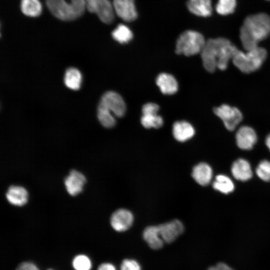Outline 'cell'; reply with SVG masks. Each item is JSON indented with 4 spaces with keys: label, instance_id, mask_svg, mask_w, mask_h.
<instances>
[{
    "label": "cell",
    "instance_id": "obj_1",
    "mask_svg": "<svg viewBox=\"0 0 270 270\" xmlns=\"http://www.w3.org/2000/svg\"><path fill=\"white\" fill-rule=\"evenodd\" d=\"M238 50L227 38H210L200 53L203 66L210 72H214L216 68L225 70Z\"/></svg>",
    "mask_w": 270,
    "mask_h": 270
},
{
    "label": "cell",
    "instance_id": "obj_2",
    "mask_svg": "<svg viewBox=\"0 0 270 270\" xmlns=\"http://www.w3.org/2000/svg\"><path fill=\"white\" fill-rule=\"evenodd\" d=\"M270 34V17L265 13H258L246 17L240 28V38L246 50L258 46V44Z\"/></svg>",
    "mask_w": 270,
    "mask_h": 270
},
{
    "label": "cell",
    "instance_id": "obj_3",
    "mask_svg": "<svg viewBox=\"0 0 270 270\" xmlns=\"http://www.w3.org/2000/svg\"><path fill=\"white\" fill-rule=\"evenodd\" d=\"M46 2L52 14L64 21H72L79 18L86 9L85 0H46Z\"/></svg>",
    "mask_w": 270,
    "mask_h": 270
},
{
    "label": "cell",
    "instance_id": "obj_4",
    "mask_svg": "<svg viewBox=\"0 0 270 270\" xmlns=\"http://www.w3.org/2000/svg\"><path fill=\"white\" fill-rule=\"evenodd\" d=\"M267 55L264 48L258 46L246 52L238 50L232 60L234 65L242 72L249 74L260 68Z\"/></svg>",
    "mask_w": 270,
    "mask_h": 270
},
{
    "label": "cell",
    "instance_id": "obj_5",
    "mask_svg": "<svg viewBox=\"0 0 270 270\" xmlns=\"http://www.w3.org/2000/svg\"><path fill=\"white\" fill-rule=\"evenodd\" d=\"M206 41L200 33L192 30H186L177 39L176 52L188 56L201 53Z\"/></svg>",
    "mask_w": 270,
    "mask_h": 270
},
{
    "label": "cell",
    "instance_id": "obj_6",
    "mask_svg": "<svg viewBox=\"0 0 270 270\" xmlns=\"http://www.w3.org/2000/svg\"><path fill=\"white\" fill-rule=\"evenodd\" d=\"M98 108L112 114L115 118H121L125 114L126 106L118 94L108 91L102 96Z\"/></svg>",
    "mask_w": 270,
    "mask_h": 270
},
{
    "label": "cell",
    "instance_id": "obj_7",
    "mask_svg": "<svg viewBox=\"0 0 270 270\" xmlns=\"http://www.w3.org/2000/svg\"><path fill=\"white\" fill-rule=\"evenodd\" d=\"M86 9L97 15L100 21L106 24L114 20V12L110 0H85Z\"/></svg>",
    "mask_w": 270,
    "mask_h": 270
},
{
    "label": "cell",
    "instance_id": "obj_8",
    "mask_svg": "<svg viewBox=\"0 0 270 270\" xmlns=\"http://www.w3.org/2000/svg\"><path fill=\"white\" fill-rule=\"evenodd\" d=\"M213 110L216 115L222 120L226 128L230 131L234 130L243 118L242 113L237 108L226 104L214 108Z\"/></svg>",
    "mask_w": 270,
    "mask_h": 270
},
{
    "label": "cell",
    "instance_id": "obj_9",
    "mask_svg": "<svg viewBox=\"0 0 270 270\" xmlns=\"http://www.w3.org/2000/svg\"><path fill=\"white\" fill-rule=\"evenodd\" d=\"M159 108L160 107L157 104L152 102L147 103L143 106L142 116L140 121L144 128H158L163 125L162 118L158 114Z\"/></svg>",
    "mask_w": 270,
    "mask_h": 270
},
{
    "label": "cell",
    "instance_id": "obj_10",
    "mask_svg": "<svg viewBox=\"0 0 270 270\" xmlns=\"http://www.w3.org/2000/svg\"><path fill=\"white\" fill-rule=\"evenodd\" d=\"M112 4L114 12L123 20L131 22L136 18L134 0H112Z\"/></svg>",
    "mask_w": 270,
    "mask_h": 270
},
{
    "label": "cell",
    "instance_id": "obj_11",
    "mask_svg": "<svg viewBox=\"0 0 270 270\" xmlns=\"http://www.w3.org/2000/svg\"><path fill=\"white\" fill-rule=\"evenodd\" d=\"M158 227L160 237L166 243H170L175 240L184 230L183 224L178 220L162 224Z\"/></svg>",
    "mask_w": 270,
    "mask_h": 270
},
{
    "label": "cell",
    "instance_id": "obj_12",
    "mask_svg": "<svg viewBox=\"0 0 270 270\" xmlns=\"http://www.w3.org/2000/svg\"><path fill=\"white\" fill-rule=\"evenodd\" d=\"M86 181V178L82 173L72 170L64 178V184L68 194L76 196L82 191Z\"/></svg>",
    "mask_w": 270,
    "mask_h": 270
},
{
    "label": "cell",
    "instance_id": "obj_13",
    "mask_svg": "<svg viewBox=\"0 0 270 270\" xmlns=\"http://www.w3.org/2000/svg\"><path fill=\"white\" fill-rule=\"evenodd\" d=\"M133 220V215L130 211L121 208L112 214L110 222L115 230L122 232L128 230L132 226Z\"/></svg>",
    "mask_w": 270,
    "mask_h": 270
},
{
    "label": "cell",
    "instance_id": "obj_14",
    "mask_svg": "<svg viewBox=\"0 0 270 270\" xmlns=\"http://www.w3.org/2000/svg\"><path fill=\"white\" fill-rule=\"evenodd\" d=\"M236 138L238 147L244 150H251L258 139L254 130L248 126H241L236 133Z\"/></svg>",
    "mask_w": 270,
    "mask_h": 270
},
{
    "label": "cell",
    "instance_id": "obj_15",
    "mask_svg": "<svg viewBox=\"0 0 270 270\" xmlns=\"http://www.w3.org/2000/svg\"><path fill=\"white\" fill-rule=\"evenodd\" d=\"M6 197L10 204L14 206H22L27 203L28 194L24 188L12 185L8 187L6 194Z\"/></svg>",
    "mask_w": 270,
    "mask_h": 270
},
{
    "label": "cell",
    "instance_id": "obj_16",
    "mask_svg": "<svg viewBox=\"0 0 270 270\" xmlns=\"http://www.w3.org/2000/svg\"><path fill=\"white\" fill-rule=\"evenodd\" d=\"M231 172L233 176L240 181H246L252 176V171L250 163L244 158L235 160L232 166Z\"/></svg>",
    "mask_w": 270,
    "mask_h": 270
},
{
    "label": "cell",
    "instance_id": "obj_17",
    "mask_svg": "<svg viewBox=\"0 0 270 270\" xmlns=\"http://www.w3.org/2000/svg\"><path fill=\"white\" fill-rule=\"evenodd\" d=\"M156 84L162 92L172 94L178 90V84L174 77L167 73H161L156 78Z\"/></svg>",
    "mask_w": 270,
    "mask_h": 270
},
{
    "label": "cell",
    "instance_id": "obj_18",
    "mask_svg": "<svg viewBox=\"0 0 270 270\" xmlns=\"http://www.w3.org/2000/svg\"><path fill=\"white\" fill-rule=\"evenodd\" d=\"M186 6L191 13L199 16H209L212 13L211 0H188Z\"/></svg>",
    "mask_w": 270,
    "mask_h": 270
},
{
    "label": "cell",
    "instance_id": "obj_19",
    "mask_svg": "<svg viewBox=\"0 0 270 270\" xmlns=\"http://www.w3.org/2000/svg\"><path fill=\"white\" fill-rule=\"evenodd\" d=\"M192 176L199 184L202 186H206L212 180V169L208 164L200 162L193 168Z\"/></svg>",
    "mask_w": 270,
    "mask_h": 270
},
{
    "label": "cell",
    "instance_id": "obj_20",
    "mask_svg": "<svg viewBox=\"0 0 270 270\" xmlns=\"http://www.w3.org/2000/svg\"><path fill=\"white\" fill-rule=\"evenodd\" d=\"M195 133L193 126L186 121L175 122L172 126V134L177 140L184 142L192 138Z\"/></svg>",
    "mask_w": 270,
    "mask_h": 270
},
{
    "label": "cell",
    "instance_id": "obj_21",
    "mask_svg": "<svg viewBox=\"0 0 270 270\" xmlns=\"http://www.w3.org/2000/svg\"><path fill=\"white\" fill-rule=\"evenodd\" d=\"M142 236L151 248L158 250L162 247L164 242L160 237L158 226L146 227L144 230Z\"/></svg>",
    "mask_w": 270,
    "mask_h": 270
},
{
    "label": "cell",
    "instance_id": "obj_22",
    "mask_svg": "<svg viewBox=\"0 0 270 270\" xmlns=\"http://www.w3.org/2000/svg\"><path fill=\"white\" fill-rule=\"evenodd\" d=\"M20 10L25 16L36 18L41 14L42 7L39 0H21Z\"/></svg>",
    "mask_w": 270,
    "mask_h": 270
},
{
    "label": "cell",
    "instance_id": "obj_23",
    "mask_svg": "<svg viewBox=\"0 0 270 270\" xmlns=\"http://www.w3.org/2000/svg\"><path fill=\"white\" fill-rule=\"evenodd\" d=\"M64 82L69 88L73 90H78L82 82V74L80 72L74 68H68L65 73Z\"/></svg>",
    "mask_w": 270,
    "mask_h": 270
},
{
    "label": "cell",
    "instance_id": "obj_24",
    "mask_svg": "<svg viewBox=\"0 0 270 270\" xmlns=\"http://www.w3.org/2000/svg\"><path fill=\"white\" fill-rule=\"evenodd\" d=\"M214 189L224 194H228L233 192L234 186L231 179L224 174L216 176L212 183Z\"/></svg>",
    "mask_w": 270,
    "mask_h": 270
},
{
    "label": "cell",
    "instance_id": "obj_25",
    "mask_svg": "<svg viewBox=\"0 0 270 270\" xmlns=\"http://www.w3.org/2000/svg\"><path fill=\"white\" fill-rule=\"evenodd\" d=\"M113 38L120 44H126L130 41L133 38L132 30L126 26L119 24L112 32Z\"/></svg>",
    "mask_w": 270,
    "mask_h": 270
},
{
    "label": "cell",
    "instance_id": "obj_26",
    "mask_svg": "<svg viewBox=\"0 0 270 270\" xmlns=\"http://www.w3.org/2000/svg\"><path fill=\"white\" fill-rule=\"evenodd\" d=\"M236 5V0H218L216 9L218 14L225 16L233 13Z\"/></svg>",
    "mask_w": 270,
    "mask_h": 270
},
{
    "label": "cell",
    "instance_id": "obj_27",
    "mask_svg": "<svg viewBox=\"0 0 270 270\" xmlns=\"http://www.w3.org/2000/svg\"><path fill=\"white\" fill-rule=\"evenodd\" d=\"M256 172L259 178L265 182L270 180V161L263 160L257 166Z\"/></svg>",
    "mask_w": 270,
    "mask_h": 270
},
{
    "label": "cell",
    "instance_id": "obj_28",
    "mask_svg": "<svg viewBox=\"0 0 270 270\" xmlns=\"http://www.w3.org/2000/svg\"><path fill=\"white\" fill-rule=\"evenodd\" d=\"M72 265L76 270H90L92 267L90 258L83 254L76 256L73 260Z\"/></svg>",
    "mask_w": 270,
    "mask_h": 270
},
{
    "label": "cell",
    "instance_id": "obj_29",
    "mask_svg": "<svg viewBox=\"0 0 270 270\" xmlns=\"http://www.w3.org/2000/svg\"><path fill=\"white\" fill-rule=\"evenodd\" d=\"M120 270H141L139 264L135 260H124L120 266Z\"/></svg>",
    "mask_w": 270,
    "mask_h": 270
},
{
    "label": "cell",
    "instance_id": "obj_30",
    "mask_svg": "<svg viewBox=\"0 0 270 270\" xmlns=\"http://www.w3.org/2000/svg\"><path fill=\"white\" fill-rule=\"evenodd\" d=\"M16 270H39V269L31 262H24L20 264Z\"/></svg>",
    "mask_w": 270,
    "mask_h": 270
},
{
    "label": "cell",
    "instance_id": "obj_31",
    "mask_svg": "<svg viewBox=\"0 0 270 270\" xmlns=\"http://www.w3.org/2000/svg\"><path fill=\"white\" fill-rule=\"evenodd\" d=\"M214 270H236L224 262H220L212 266Z\"/></svg>",
    "mask_w": 270,
    "mask_h": 270
},
{
    "label": "cell",
    "instance_id": "obj_32",
    "mask_svg": "<svg viewBox=\"0 0 270 270\" xmlns=\"http://www.w3.org/2000/svg\"><path fill=\"white\" fill-rule=\"evenodd\" d=\"M98 270H116L114 266L109 263H104L100 264Z\"/></svg>",
    "mask_w": 270,
    "mask_h": 270
},
{
    "label": "cell",
    "instance_id": "obj_33",
    "mask_svg": "<svg viewBox=\"0 0 270 270\" xmlns=\"http://www.w3.org/2000/svg\"><path fill=\"white\" fill-rule=\"evenodd\" d=\"M266 144L270 151V134H269L266 138Z\"/></svg>",
    "mask_w": 270,
    "mask_h": 270
},
{
    "label": "cell",
    "instance_id": "obj_34",
    "mask_svg": "<svg viewBox=\"0 0 270 270\" xmlns=\"http://www.w3.org/2000/svg\"><path fill=\"white\" fill-rule=\"evenodd\" d=\"M207 270H214L212 266L208 268Z\"/></svg>",
    "mask_w": 270,
    "mask_h": 270
},
{
    "label": "cell",
    "instance_id": "obj_35",
    "mask_svg": "<svg viewBox=\"0 0 270 270\" xmlns=\"http://www.w3.org/2000/svg\"></svg>",
    "mask_w": 270,
    "mask_h": 270
},
{
    "label": "cell",
    "instance_id": "obj_36",
    "mask_svg": "<svg viewBox=\"0 0 270 270\" xmlns=\"http://www.w3.org/2000/svg\"></svg>",
    "mask_w": 270,
    "mask_h": 270
}]
</instances>
